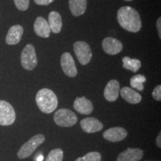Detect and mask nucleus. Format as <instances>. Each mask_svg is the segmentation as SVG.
I'll return each instance as SVG.
<instances>
[{"instance_id":"nucleus-12","label":"nucleus","mask_w":161,"mask_h":161,"mask_svg":"<svg viewBox=\"0 0 161 161\" xmlns=\"http://www.w3.org/2000/svg\"><path fill=\"white\" fill-rule=\"evenodd\" d=\"M120 91V85L118 80H110L107 84L104 90V98L108 102H115L118 98Z\"/></svg>"},{"instance_id":"nucleus-14","label":"nucleus","mask_w":161,"mask_h":161,"mask_svg":"<svg viewBox=\"0 0 161 161\" xmlns=\"http://www.w3.org/2000/svg\"><path fill=\"white\" fill-rule=\"evenodd\" d=\"M73 107L78 113L84 115H89L93 110L92 102L86 97H77L74 102Z\"/></svg>"},{"instance_id":"nucleus-27","label":"nucleus","mask_w":161,"mask_h":161,"mask_svg":"<svg viewBox=\"0 0 161 161\" xmlns=\"http://www.w3.org/2000/svg\"><path fill=\"white\" fill-rule=\"evenodd\" d=\"M157 29H158L159 38H161V18L159 17L157 20Z\"/></svg>"},{"instance_id":"nucleus-2","label":"nucleus","mask_w":161,"mask_h":161,"mask_svg":"<svg viewBox=\"0 0 161 161\" xmlns=\"http://www.w3.org/2000/svg\"><path fill=\"white\" fill-rule=\"evenodd\" d=\"M36 103L42 112L49 114L56 110L58 101L57 96L52 90L43 88L37 92Z\"/></svg>"},{"instance_id":"nucleus-6","label":"nucleus","mask_w":161,"mask_h":161,"mask_svg":"<svg viewBox=\"0 0 161 161\" xmlns=\"http://www.w3.org/2000/svg\"><path fill=\"white\" fill-rule=\"evenodd\" d=\"M15 119L16 113L13 106L6 101L0 100V125H11Z\"/></svg>"},{"instance_id":"nucleus-7","label":"nucleus","mask_w":161,"mask_h":161,"mask_svg":"<svg viewBox=\"0 0 161 161\" xmlns=\"http://www.w3.org/2000/svg\"><path fill=\"white\" fill-rule=\"evenodd\" d=\"M74 52L81 65H86L92 58V51L89 44L84 41H77L74 43Z\"/></svg>"},{"instance_id":"nucleus-30","label":"nucleus","mask_w":161,"mask_h":161,"mask_svg":"<svg viewBox=\"0 0 161 161\" xmlns=\"http://www.w3.org/2000/svg\"><path fill=\"white\" fill-rule=\"evenodd\" d=\"M147 161H150V160H147Z\"/></svg>"},{"instance_id":"nucleus-21","label":"nucleus","mask_w":161,"mask_h":161,"mask_svg":"<svg viewBox=\"0 0 161 161\" xmlns=\"http://www.w3.org/2000/svg\"><path fill=\"white\" fill-rule=\"evenodd\" d=\"M146 81V78L142 75L133 76L130 80V84L132 88L142 91L144 90V83Z\"/></svg>"},{"instance_id":"nucleus-20","label":"nucleus","mask_w":161,"mask_h":161,"mask_svg":"<svg viewBox=\"0 0 161 161\" xmlns=\"http://www.w3.org/2000/svg\"><path fill=\"white\" fill-rule=\"evenodd\" d=\"M122 63L125 69L130 70V71L136 72L141 67V62L140 60L136 58H130L129 57H124L122 58Z\"/></svg>"},{"instance_id":"nucleus-23","label":"nucleus","mask_w":161,"mask_h":161,"mask_svg":"<svg viewBox=\"0 0 161 161\" xmlns=\"http://www.w3.org/2000/svg\"><path fill=\"white\" fill-rule=\"evenodd\" d=\"M75 161H102V155L99 152H91L83 157H80Z\"/></svg>"},{"instance_id":"nucleus-16","label":"nucleus","mask_w":161,"mask_h":161,"mask_svg":"<svg viewBox=\"0 0 161 161\" xmlns=\"http://www.w3.org/2000/svg\"><path fill=\"white\" fill-rule=\"evenodd\" d=\"M34 30L36 35L43 38L49 37L51 32L49 23L46 19L42 17H38L36 19L34 25Z\"/></svg>"},{"instance_id":"nucleus-17","label":"nucleus","mask_w":161,"mask_h":161,"mask_svg":"<svg viewBox=\"0 0 161 161\" xmlns=\"http://www.w3.org/2000/svg\"><path fill=\"white\" fill-rule=\"evenodd\" d=\"M119 92L122 98L130 104H138L142 100V96L140 94L128 86H125L120 90Z\"/></svg>"},{"instance_id":"nucleus-3","label":"nucleus","mask_w":161,"mask_h":161,"mask_svg":"<svg viewBox=\"0 0 161 161\" xmlns=\"http://www.w3.org/2000/svg\"><path fill=\"white\" fill-rule=\"evenodd\" d=\"M45 142V136L43 134H37L22 146L19 152H17V157L19 159H25L29 158L33 154L42 143Z\"/></svg>"},{"instance_id":"nucleus-18","label":"nucleus","mask_w":161,"mask_h":161,"mask_svg":"<svg viewBox=\"0 0 161 161\" xmlns=\"http://www.w3.org/2000/svg\"><path fill=\"white\" fill-rule=\"evenodd\" d=\"M86 0H69V6L72 14L75 17L84 14L86 9Z\"/></svg>"},{"instance_id":"nucleus-19","label":"nucleus","mask_w":161,"mask_h":161,"mask_svg":"<svg viewBox=\"0 0 161 161\" xmlns=\"http://www.w3.org/2000/svg\"><path fill=\"white\" fill-rule=\"evenodd\" d=\"M49 25L50 30L55 34H58L62 29L61 16L57 11H51L49 14Z\"/></svg>"},{"instance_id":"nucleus-1","label":"nucleus","mask_w":161,"mask_h":161,"mask_svg":"<svg viewBox=\"0 0 161 161\" xmlns=\"http://www.w3.org/2000/svg\"><path fill=\"white\" fill-rule=\"evenodd\" d=\"M117 20L122 29L133 33L138 32L142 27L140 14L129 6L120 8L117 13Z\"/></svg>"},{"instance_id":"nucleus-15","label":"nucleus","mask_w":161,"mask_h":161,"mask_svg":"<svg viewBox=\"0 0 161 161\" xmlns=\"http://www.w3.org/2000/svg\"><path fill=\"white\" fill-rule=\"evenodd\" d=\"M23 28L20 25L11 26L6 36L5 42L8 45H16L21 40L23 34Z\"/></svg>"},{"instance_id":"nucleus-9","label":"nucleus","mask_w":161,"mask_h":161,"mask_svg":"<svg viewBox=\"0 0 161 161\" xmlns=\"http://www.w3.org/2000/svg\"><path fill=\"white\" fill-rule=\"evenodd\" d=\"M128 136V131L122 127H114L103 133V137L111 142H117L124 140Z\"/></svg>"},{"instance_id":"nucleus-28","label":"nucleus","mask_w":161,"mask_h":161,"mask_svg":"<svg viewBox=\"0 0 161 161\" xmlns=\"http://www.w3.org/2000/svg\"><path fill=\"white\" fill-rule=\"evenodd\" d=\"M156 143L159 148H161V132L159 133L158 137L156 138Z\"/></svg>"},{"instance_id":"nucleus-5","label":"nucleus","mask_w":161,"mask_h":161,"mask_svg":"<svg viewBox=\"0 0 161 161\" xmlns=\"http://www.w3.org/2000/svg\"><path fill=\"white\" fill-rule=\"evenodd\" d=\"M21 65L26 70H33L37 65V58L33 45L28 44L21 53Z\"/></svg>"},{"instance_id":"nucleus-4","label":"nucleus","mask_w":161,"mask_h":161,"mask_svg":"<svg viewBox=\"0 0 161 161\" xmlns=\"http://www.w3.org/2000/svg\"><path fill=\"white\" fill-rule=\"evenodd\" d=\"M54 121L60 127H72L77 123L78 117L72 110L62 108L57 110L54 115Z\"/></svg>"},{"instance_id":"nucleus-22","label":"nucleus","mask_w":161,"mask_h":161,"mask_svg":"<svg viewBox=\"0 0 161 161\" xmlns=\"http://www.w3.org/2000/svg\"><path fill=\"white\" fill-rule=\"evenodd\" d=\"M63 150L60 148H55L49 153L45 161H63Z\"/></svg>"},{"instance_id":"nucleus-25","label":"nucleus","mask_w":161,"mask_h":161,"mask_svg":"<svg viewBox=\"0 0 161 161\" xmlns=\"http://www.w3.org/2000/svg\"><path fill=\"white\" fill-rule=\"evenodd\" d=\"M152 96L156 101L160 102L161 100V86L158 85L154 88L152 92Z\"/></svg>"},{"instance_id":"nucleus-24","label":"nucleus","mask_w":161,"mask_h":161,"mask_svg":"<svg viewBox=\"0 0 161 161\" xmlns=\"http://www.w3.org/2000/svg\"><path fill=\"white\" fill-rule=\"evenodd\" d=\"M14 4L18 10L25 11L29 7V0H14Z\"/></svg>"},{"instance_id":"nucleus-26","label":"nucleus","mask_w":161,"mask_h":161,"mask_svg":"<svg viewBox=\"0 0 161 161\" xmlns=\"http://www.w3.org/2000/svg\"><path fill=\"white\" fill-rule=\"evenodd\" d=\"M37 5H48L51 4L54 0H34Z\"/></svg>"},{"instance_id":"nucleus-13","label":"nucleus","mask_w":161,"mask_h":161,"mask_svg":"<svg viewBox=\"0 0 161 161\" xmlns=\"http://www.w3.org/2000/svg\"><path fill=\"white\" fill-rule=\"evenodd\" d=\"M143 157V151L137 148H128L121 152L116 161H140Z\"/></svg>"},{"instance_id":"nucleus-10","label":"nucleus","mask_w":161,"mask_h":161,"mask_svg":"<svg viewBox=\"0 0 161 161\" xmlns=\"http://www.w3.org/2000/svg\"><path fill=\"white\" fill-rule=\"evenodd\" d=\"M102 48L107 54L110 55H117L122 50V43L114 37H106L102 41Z\"/></svg>"},{"instance_id":"nucleus-29","label":"nucleus","mask_w":161,"mask_h":161,"mask_svg":"<svg viewBox=\"0 0 161 161\" xmlns=\"http://www.w3.org/2000/svg\"><path fill=\"white\" fill-rule=\"evenodd\" d=\"M124 1H126V2H130V1H132V0H124Z\"/></svg>"},{"instance_id":"nucleus-11","label":"nucleus","mask_w":161,"mask_h":161,"mask_svg":"<svg viewBox=\"0 0 161 161\" xmlns=\"http://www.w3.org/2000/svg\"><path fill=\"white\" fill-rule=\"evenodd\" d=\"M81 129L88 134H92L100 131L103 129V124L99 120L94 117H88L82 119L80 122Z\"/></svg>"},{"instance_id":"nucleus-8","label":"nucleus","mask_w":161,"mask_h":161,"mask_svg":"<svg viewBox=\"0 0 161 161\" xmlns=\"http://www.w3.org/2000/svg\"><path fill=\"white\" fill-rule=\"evenodd\" d=\"M60 65L64 73L70 78H74L77 75L78 71L75 60L69 52H65L60 58Z\"/></svg>"}]
</instances>
